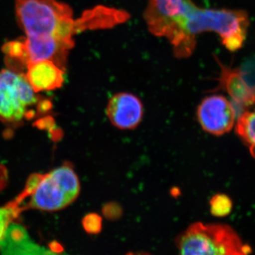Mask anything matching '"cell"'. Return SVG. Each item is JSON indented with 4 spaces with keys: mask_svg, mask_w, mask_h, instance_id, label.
I'll return each mask as SVG.
<instances>
[{
    "mask_svg": "<svg viewBox=\"0 0 255 255\" xmlns=\"http://www.w3.org/2000/svg\"><path fill=\"white\" fill-rule=\"evenodd\" d=\"M80 183L70 164H65L49 173L30 176L22 192L12 201L21 211L26 209L55 211L76 200Z\"/></svg>",
    "mask_w": 255,
    "mask_h": 255,
    "instance_id": "cell-1",
    "label": "cell"
},
{
    "mask_svg": "<svg viewBox=\"0 0 255 255\" xmlns=\"http://www.w3.org/2000/svg\"><path fill=\"white\" fill-rule=\"evenodd\" d=\"M16 18L26 36H50L74 41L84 31L81 20L75 19L69 5L56 0H16Z\"/></svg>",
    "mask_w": 255,
    "mask_h": 255,
    "instance_id": "cell-2",
    "label": "cell"
},
{
    "mask_svg": "<svg viewBox=\"0 0 255 255\" xmlns=\"http://www.w3.org/2000/svg\"><path fill=\"white\" fill-rule=\"evenodd\" d=\"M249 26V16L243 10L206 9L194 4L186 15L184 35L188 45L194 50L197 35L214 32L223 46L234 52L244 44Z\"/></svg>",
    "mask_w": 255,
    "mask_h": 255,
    "instance_id": "cell-3",
    "label": "cell"
},
{
    "mask_svg": "<svg viewBox=\"0 0 255 255\" xmlns=\"http://www.w3.org/2000/svg\"><path fill=\"white\" fill-rule=\"evenodd\" d=\"M176 247L184 255H243L252 253L231 226L219 223H192L175 241Z\"/></svg>",
    "mask_w": 255,
    "mask_h": 255,
    "instance_id": "cell-4",
    "label": "cell"
},
{
    "mask_svg": "<svg viewBox=\"0 0 255 255\" xmlns=\"http://www.w3.org/2000/svg\"><path fill=\"white\" fill-rule=\"evenodd\" d=\"M192 0H147L143 18L149 31L154 36L168 40L174 56L187 58L192 53L184 36L186 15Z\"/></svg>",
    "mask_w": 255,
    "mask_h": 255,
    "instance_id": "cell-5",
    "label": "cell"
},
{
    "mask_svg": "<svg viewBox=\"0 0 255 255\" xmlns=\"http://www.w3.org/2000/svg\"><path fill=\"white\" fill-rule=\"evenodd\" d=\"M38 97L26 75L12 69L0 70V119L18 122L37 105Z\"/></svg>",
    "mask_w": 255,
    "mask_h": 255,
    "instance_id": "cell-6",
    "label": "cell"
},
{
    "mask_svg": "<svg viewBox=\"0 0 255 255\" xmlns=\"http://www.w3.org/2000/svg\"><path fill=\"white\" fill-rule=\"evenodd\" d=\"M196 118L204 131L220 136L232 130L236 124V110L233 102L224 96L210 95L198 106Z\"/></svg>",
    "mask_w": 255,
    "mask_h": 255,
    "instance_id": "cell-7",
    "label": "cell"
},
{
    "mask_svg": "<svg viewBox=\"0 0 255 255\" xmlns=\"http://www.w3.org/2000/svg\"><path fill=\"white\" fill-rule=\"evenodd\" d=\"M22 43L26 68L31 62L47 60L65 70L69 51L75 46L74 41L50 36H26Z\"/></svg>",
    "mask_w": 255,
    "mask_h": 255,
    "instance_id": "cell-8",
    "label": "cell"
},
{
    "mask_svg": "<svg viewBox=\"0 0 255 255\" xmlns=\"http://www.w3.org/2000/svg\"><path fill=\"white\" fill-rule=\"evenodd\" d=\"M106 113L114 127L120 130H132L142 122L144 107L141 100L133 94L118 92L109 100Z\"/></svg>",
    "mask_w": 255,
    "mask_h": 255,
    "instance_id": "cell-9",
    "label": "cell"
},
{
    "mask_svg": "<svg viewBox=\"0 0 255 255\" xmlns=\"http://www.w3.org/2000/svg\"><path fill=\"white\" fill-rule=\"evenodd\" d=\"M216 60L221 70L219 87L227 92L235 107L245 111L255 105V87L247 82L241 70L223 65L217 58Z\"/></svg>",
    "mask_w": 255,
    "mask_h": 255,
    "instance_id": "cell-10",
    "label": "cell"
},
{
    "mask_svg": "<svg viewBox=\"0 0 255 255\" xmlns=\"http://www.w3.org/2000/svg\"><path fill=\"white\" fill-rule=\"evenodd\" d=\"M0 253L3 255H56L51 248L39 246L33 241L21 225L10 223L0 242Z\"/></svg>",
    "mask_w": 255,
    "mask_h": 255,
    "instance_id": "cell-11",
    "label": "cell"
},
{
    "mask_svg": "<svg viewBox=\"0 0 255 255\" xmlns=\"http://www.w3.org/2000/svg\"><path fill=\"white\" fill-rule=\"evenodd\" d=\"M25 75L36 93L57 90L62 87L65 80V70L47 60L28 63Z\"/></svg>",
    "mask_w": 255,
    "mask_h": 255,
    "instance_id": "cell-12",
    "label": "cell"
},
{
    "mask_svg": "<svg viewBox=\"0 0 255 255\" xmlns=\"http://www.w3.org/2000/svg\"><path fill=\"white\" fill-rule=\"evenodd\" d=\"M236 131L255 159V105L240 116L236 122Z\"/></svg>",
    "mask_w": 255,
    "mask_h": 255,
    "instance_id": "cell-13",
    "label": "cell"
},
{
    "mask_svg": "<svg viewBox=\"0 0 255 255\" xmlns=\"http://www.w3.org/2000/svg\"><path fill=\"white\" fill-rule=\"evenodd\" d=\"M233 201L225 194H215L210 200V211L214 216L223 218L231 214L233 210Z\"/></svg>",
    "mask_w": 255,
    "mask_h": 255,
    "instance_id": "cell-14",
    "label": "cell"
},
{
    "mask_svg": "<svg viewBox=\"0 0 255 255\" xmlns=\"http://www.w3.org/2000/svg\"><path fill=\"white\" fill-rule=\"evenodd\" d=\"M21 211L12 201L3 207H0V242L10 223L17 219Z\"/></svg>",
    "mask_w": 255,
    "mask_h": 255,
    "instance_id": "cell-15",
    "label": "cell"
},
{
    "mask_svg": "<svg viewBox=\"0 0 255 255\" xmlns=\"http://www.w3.org/2000/svg\"><path fill=\"white\" fill-rule=\"evenodd\" d=\"M82 223L85 231L91 235L99 234L103 226L102 216L95 213L86 215L82 219Z\"/></svg>",
    "mask_w": 255,
    "mask_h": 255,
    "instance_id": "cell-16",
    "label": "cell"
},
{
    "mask_svg": "<svg viewBox=\"0 0 255 255\" xmlns=\"http://www.w3.org/2000/svg\"><path fill=\"white\" fill-rule=\"evenodd\" d=\"M124 211L122 206L117 202L111 201L102 207V214L110 221H117L123 216Z\"/></svg>",
    "mask_w": 255,
    "mask_h": 255,
    "instance_id": "cell-17",
    "label": "cell"
},
{
    "mask_svg": "<svg viewBox=\"0 0 255 255\" xmlns=\"http://www.w3.org/2000/svg\"><path fill=\"white\" fill-rule=\"evenodd\" d=\"M8 174L7 170L5 167L0 164V191L6 186L7 182Z\"/></svg>",
    "mask_w": 255,
    "mask_h": 255,
    "instance_id": "cell-18",
    "label": "cell"
}]
</instances>
